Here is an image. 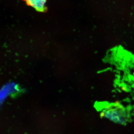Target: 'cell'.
<instances>
[{"instance_id":"cell-3","label":"cell","mask_w":134,"mask_h":134,"mask_svg":"<svg viewBox=\"0 0 134 134\" xmlns=\"http://www.w3.org/2000/svg\"><path fill=\"white\" fill-rule=\"evenodd\" d=\"M27 5L32 7L37 11L44 12L46 9L47 0H23Z\"/></svg>"},{"instance_id":"cell-2","label":"cell","mask_w":134,"mask_h":134,"mask_svg":"<svg viewBox=\"0 0 134 134\" xmlns=\"http://www.w3.org/2000/svg\"><path fill=\"white\" fill-rule=\"evenodd\" d=\"M20 90L17 85L14 83H9L0 90V105L3 103L6 98L11 93L15 91H18Z\"/></svg>"},{"instance_id":"cell-1","label":"cell","mask_w":134,"mask_h":134,"mask_svg":"<svg viewBox=\"0 0 134 134\" xmlns=\"http://www.w3.org/2000/svg\"><path fill=\"white\" fill-rule=\"evenodd\" d=\"M102 117L107 118L120 125H126L129 118L128 111L119 104L108 106L100 113Z\"/></svg>"}]
</instances>
